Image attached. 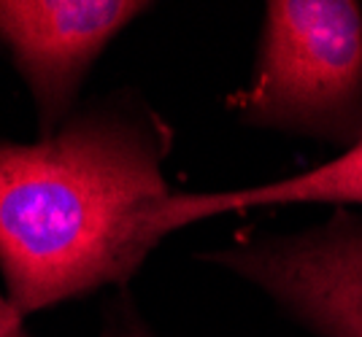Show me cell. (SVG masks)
Listing matches in <instances>:
<instances>
[{
	"instance_id": "6da1fadb",
	"label": "cell",
	"mask_w": 362,
	"mask_h": 337,
	"mask_svg": "<svg viewBox=\"0 0 362 337\" xmlns=\"http://www.w3.org/2000/svg\"><path fill=\"white\" fill-rule=\"evenodd\" d=\"M173 133L136 94L74 114L35 146H0V267L14 310L122 286L154 243Z\"/></svg>"
},
{
	"instance_id": "7a4b0ae2",
	"label": "cell",
	"mask_w": 362,
	"mask_h": 337,
	"mask_svg": "<svg viewBox=\"0 0 362 337\" xmlns=\"http://www.w3.org/2000/svg\"><path fill=\"white\" fill-rule=\"evenodd\" d=\"M249 127L351 152L362 143V3L271 0L252 81L227 100Z\"/></svg>"
},
{
	"instance_id": "3957f363",
	"label": "cell",
	"mask_w": 362,
	"mask_h": 337,
	"mask_svg": "<svg viewBox=\"0 0 362 337\" xmlns=\"http://www.w3.org/2000/svg\"><path fill=\"white\" fill-rule=\"evenodd\" d=\"M200 259L262 289L314 337H362V214L332 208L314 227L243 238Z\"/></svg>"
},
{
	"instance_id": "277c9868",
	"label": "cell",
	"mask_w": 362,
	"mask_h": 337,
	"mask_svg": "<svg viewBox=\"0 0 362 337\" xmlns=\"http://www.w3.org/2000/svg\"><path fill=\"white\" fill-rule=\"evenodd\" d=\"M149 8L136 0H0V41L30 84L44 138L71 119L103 49Z\"/></svg>"
},
{
	"instance_id": "5b68a950",
	"label": "cell",
	"mask_w": 362,
	"mask_h": 337,
	"mask_svg": "<svg viewBox=\"0 0 362 337\" xmlns=\"http://www.w3.org/2000/svg\"><path fill=\"white\" fill-rule=\"evenodd\" d=\"M332 205L354 208L362 205V143L351 152L338 154L335 159L311 168L298 176H289L271 184L230 189V192H203V195H168L146 216V235L154 245L170 232L200 219H211L233 211L271 208V205Z\"/></svg>"
},
{
	"instance_id": "8992f818",
	"label": "cell",
	"mask_w": 362,
	"mask_h": 337,
	"mask_svg": "<svg viewBox=\"0 0 362 337\" xmlns=\"http://www.w3.org/2000/svg\"><path fill=\"white\" fill-rule=\"evenodd\" d=\"M0 337H28L19 321V313L3 297H0Z\"/></svg>"
},
{
	"instance_id": "52a82bcc",
	"label": "cell",
	"mask_w": 362,
	"mask_h": 337,
	"mask_svg": "<svg viewBox=\"0 0 362 337\" xmlns=\"http://www.w3.org/2000/svg\"><path fill=\"white\" fill-rule=\"evenodd\" d=\"M108 337H154V335H151V329L141 321V319H136V316H124L119 324H114V329H111V335Z\"/></svg>"
}]
</instances>
